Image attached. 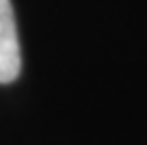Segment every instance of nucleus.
Here are the masks:
<instances>
[{"label": "nucleus", "instance_id": "nucleus-1", "mask_svg": "<svg viewBox=\"0 0 147 145\" xmlns=\"http://www.w3.org/2000/svg\"><path fill=\"white\" fill-rule=\"evenodd\" d=\"M22 69L18 24L11 0H0V85L13 82Z\"/></svg>", "mask_w": 147, "mask_h": 145}]
</instances>
